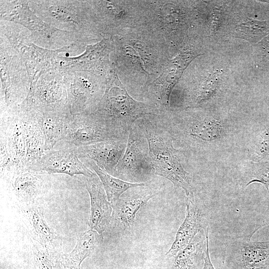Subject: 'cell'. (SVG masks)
Segmentation results:
<instances>
[{
  "mask_svg": "<svg viewBox=\"0 0 269 269\" xmlns=\"http://www.w3.org/2000/svg\"><path fill=\"white\" fill-rule=\"evenodd\" d=\"M206 250L204 257V264L203 269H215L213 267L209 257L208 243V227L206 230Z\"/></svg>",
  "mask_w": 269,
  "mask_h": 269,
  "instance_id": "obj_25",
  "label": "cell"
},
{
  "mask_svg": "<svg viewBox=\"0 0 269 269\" xmlns=\"http://www.w3.org/2000/svg\"><path fill=\"white\" fill-rule=\"evenodd\" d=\"M98 234L91 229L79 235L73 251L61 257V265L67 269H79L82 262L90 256L97 244Z\"/></svg>",
  "mask_w": 269,
  "mask_h": 269,
  "instance_id": "obj_15",
  "label": "cell"
},
{
  "mask_svg": "<svg viewBox=\"0 0 269 269\" xmlns=\"http://www.w3.org/2000/svg\"><path fill=\"white\" fill-rule=\"evenodd\" d=\"M269 225V200L268 208L264 214V216L263 219V221L262 222L261 224L257 228V229L253 232V233L254 234L256 232V231L258 230L261 227H264L266 225Z\"/></svg>",
  "mask_w": 269,
  "mask_h": 269,
  "instance_id": "obj_26",
  "label": "cell"
},
{
  "mask_svg": "<svg viewBox=\"0 0 269 269\" xmlns=\"http://www.w3.org/2000/svg\"><path fill=\"white\" fill-rule=\"evenodd\" d=\"M88 112L126 141L134 122L146 116L160 114L153 107L132 98L118 78L109 85L97 107Z\"/></svg>",
  "mask_w": 269,
  "mask_h": 269,
  "instance_id": "obj_2",
  "label": "cell"
},
{
  "mask_svg": "<svg viewBox=\"0 0 269 269\" xmlns=\"http://www.w3.org/2000/svg\"><path fill=\"white\" fill-rule=\"evenodd\" d=\"M157 193L155 191L142 188L134 194L120 197L117 202L112 204L113 207L112 217L114 216L125 228L132 226L138 210Z\"/></svg>",
  "mask_w": 269,
  "mask_h": 269,
  "instance_id": "obj_13",
  "label": "cell"
},
{
  "mask_svg": "<svg viewBox=\"0 0 269 269\" xmlns=\"http://www.w3.org/2000/svg\"><path fill=\"white\" fill-rule=\"evenodd\" d=\"M186 214L179 228L175 240L166 254L169 257L175 256L186 248L195 236L206 225V216L195 203L194 196H186Z\"/></svg>",
  "mask_w": 269,
  "mask_h": 269,
  "instance_id": "obj_12",
  "label": "cell"
},
{
  "mask_svg": "<svg viewBox=\"0 0 269 269\" xmlns=\"http://www.w3.org/2000/svg\"><path fill=\"white\" fill-rule=\"evenodd\" d=\"M29 169L48 174L61 173L71 176L80 174L90 177L94 173L80 159L76 148L74 147L46 150Z\"/></svg>",
  "mask_w": 269,
  "mask_h": 269,
  "instance_id": "obj_6",
  "label": "cell"
},
{
  "mask_svg": "<svg viewBox=\"0 0 269 269\" xmlns=\"http://www.w3.org/2000/svg\"><path fill=\"white\" fill-rule=\"evenodd\" d=\"M253 149L255 162L269 158V122L264 126L256 136Z\"/></svg>",
  "mask_w": 269,
  "mask_h": 269,
  "instance_id": "obj_21",
  "label": "cell"
},
{
  "mask_svg": "<svg viewBox=\"0 0 269 269\" xmlns=\"http://www.w3.org/2000/svg\"><path fill=\"white\" fill-rule=\"evenodd\" d=\"M219 72L210 75L197 90L194 103L199 104L211 98L217 91L220 82Z\"/></svg>",
  "mask_w": 269,
  "mask_h": 269,
  "instance_id": "obj_23",
  "label": "cell"
},
{
  "mask_svg": "<svg viewBox=\"0 0 269 269\" xmlns=\"http://www.w3.org/2000/svg\"><path fill=\"white\" fill-rule=\"evenodd\" d=\"M137 122L147 140L151 174L168 179L175 187L183 189L186 196H193L189 174L181 164L173 137L161 115L146 116Z\"/></svg>",
  "mask_w": 269,
  "mask_h": 269,
  "instance_id": "obj_1",
  "label": "cell"
},
{
  "mask_svg": "<svg viewBox=\"0 0 269 269\" xmlns=\"http://www.w3.org/2000/svg\"><path fill=\"white\" fill-rule=\"evenodd\" d=\"M84 183L91 202L89 225L91 229L101 235L112 221V205L108 200L103 185L95 173L91 176L85 177Z\"/></svg>",
  "mask_w": 269,
  "mask_h": 269,
  "instance_id": "obj_8",
  "label": "cell"
},
{
  "mask_svg": "<svg viewBox=\"0 0 269 269\" xmlns=\"http://www.w3.org/2000/svg\"><path fill=\"white\" fill-rule=\"evenodd\" d=\"M84 162L86 165L94 171L99 177L104 188L107 198L112 204L117 202L121 195L127 190L144 186V183H130L116 178L100 168L95 162L87 159Z\"/></svg>",
  "mask_w": 269,
  "mask_h": 269,
  "instance_id": "obj_16",
  "label": "cell"
},
{
  "mask_svg": "<svg viewBox=\"0 0 269 269\" xmlns=\"http://www.w3.org/2000/svg\"><path fill=\"white\" fill-rule=\"evenodd\" d=\"M21 211L31 239L57 252L61 247L62 237L53 232L48 226L43 208L35 204L21 206Z\"/></svg>",
  "mask_w": 269,
  "mask_h": 269,
  "instance_id": "obj_9",
  "label": "cell"
},
{
  "mask_svg": "<svg viewBox=\"0 0 269 269\" xmlns=\"http://www.w3.org/2000/svg\"><path fill=\"white\" fill-rule=\"evenodd\" d=\"M201 55L184 51L169 61L161 74L153 82L154 91L162 105H169L171 92L183 72L194 58Z\"/></svg>",
  "mask_w": 269,
  "mask_h": 269,
  "instance_id": "obj_10",
  "label": "cell"
},
{
  "mask_svg": "<svg viewBox=\"0 0 269 269\" xmlns=\"http://www.w3.org/2000/svg\"><path fill=\"white\" fill-rule=\"evenodd\" d=\"M147 140L137 121L132 126L125 152L113 174L139 177L151 174Z\"/></svg>",
  "mask_w": 269,
  "mask_h": 269,
  "instance_id": "obj_5",
  "label": "cell"
},
{
  "mask_svg": "<svg viewBox=\"0 0 269 269\" xmlns=\"http://www.w3.org/2000/svg\"><path fill=\"white\" fill-rule=\"evenodd\" d=\"M185 122L184 134L190 137L211 141L221 136L222 126L216 119H208Z\"/></svg>",
  "mask_w": 269,
  "mask_h": 269,
  "instance_id": "obj_18",
  "label": "cell"
},
{
  "mask_svg": "<svg viewBox=\"0 0 269 269\" xmlns=\"http://www.w3.org/2000/svg\"><path fill=\"white\" fill-rule=\"evenodd\" d=\"M196 246L190 243L176 256L173 269H190L192 264Z\"/></svg>",
  "mask_w": 269,
  "mask_h": 269,
  "instance_id": "obj_24",
  "label": "cell"
},
{
  "mask_svg": "<svg viewBox=\"0 0 269 269\" xmlns=\"http://www.w3.org/2000/svg\"><path fill=\"white\" fill-rule=\"evenodd\" d=\"M70 115L63 113H45L37 116L44 138L45 151L53 149L58 142L62 141Z\"/></svg>",
  "mask_w": 269,
  "mask_h": 269,
  "instance_id": "obj_14",
  "label": "cell"
},
{
  "mask_svg": "<svg viewBox=\"0 0 269 269\" xmlns=\"http://www.w3.org/2000/svg\"><path fill=\"white\" fill-rule=\"evenodd\" d=\"M248 237L242 245L241 254L242 261L249 269H257L263 267L269 260V241L254 242Z\"/></svg>",
  "mask_w": 269,
  "mask_h": 269,
  "instance_id": "obj_17",
  "label": "cell"
},
{
  "mask_svg": "<svg viewBox=\"0 0 269 269\" xmlns=\"http://www.w3.org/2000/svg\"><path fill=\"white\" fill-rule=\"evenodd\" d=\"M125 141L88 111L69 116L64 136L65 148H78L102 141Z\"/></svg>",
  "mask_w": 269,
  "mask_h": 269,
  "instance_id": "obj_4",
  "label": "cell"
},
{
  "mask_svg": "<svg viewBox=\"0 0 269 269\" xmlns=\"http://www.w3.org/2000/svg\"><path fill=\"white\" fill-rule=\"evenodd\" d=\"M236 30L243 38L255 41L269 32V25L266 21L247 18L237 26Z\"/></svg>",
  "mask_w": 269,
  "mask_h": 269,
  "instance_id": "obj_19",
  "label": "cell"
},
{
  "mask_svg": "<svg viewBox=\"0 0 269 269\" xmlns=\"http://www.w3.org/2000/svg\"><path fill=\"white\" fill-rule=\"evenodd\" d=\"M47 173L24 169L0 175L21 206L36 204L47 187Z\"/></svg>",
  "mask_w": 269,
  "mask_h": 269,
  "instance_id": "obj_7",
  "label": "cell"
},
{
  "mask_svg": "<svg viewBox=\"0 0 269 269\" xmlns=\"http://www.w3.org/2000/svg\"><path fill=\"white\" fill-rule=\"evenodd\" d=\"M254 182L262 183L269 192V158L252 163L246 186Z\"/></svg>",
  "mask_w": 269,
  "mask_h": 269,
  "instance_id": "obj_22",
  "label": "cell"
},
{
  "mask_svg": "<svg viewBox=\"0 0 269 269\" xmlns=\"http://www.w3.org/2000/svg\"><path fill=\"white\" fill-rule=\"evenodd\" d=\"M31 117L20 113L0 120V175L28 169Z\"/></svg>",
  "mask_w": 269,
  "mask_h": 269,
  "instance_id": "obj_3",
  "label": "cell"
},
{
  "mask_svg": "<svg viewBox=\"0 0 269 269\" xmlns=\"http://www.w3.org/2000/svg\"><path fill=\"white\" fill-rule=\"evenodd\" d=\"M127 141H102L76 148L79 158L95 162L102 169L113 174L114 170L122 158Z\"/></svg>",
  "mask_w": 269,
  "mask_h": 269,
  "instance_id": "obj_11",
  "label": "cell"
},
{
  "mask_svg": "<svg viewBox=\"0 0 269 269\" xmlns=\"http://www.w3.org/2000/svg\"><path fill=\"white\" fill-rule=\"evenodd\" d=\"M31 248L37 269H57V252L42 246L32 239Z\"/></svg>",
  "mask_w": 269,
  "mask_h": 269,
  "instance_id": "obj_20",
  "label": "cell"
}]
</instances>
